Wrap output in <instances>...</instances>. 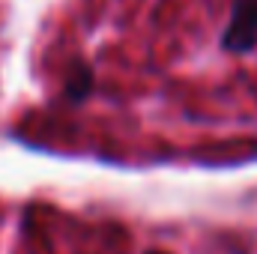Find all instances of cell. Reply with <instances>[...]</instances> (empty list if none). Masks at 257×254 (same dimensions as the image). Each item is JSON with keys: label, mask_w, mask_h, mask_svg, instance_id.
<instances>
[{"label": "cell", "mask_w": 257, "mask_h": 254, "mask_svg": "<svg viewBox=\"0 0 257 254\" xmlns=\"http://www.w3.org/2000/svg\"><path fill=\"white\" fill-rule=\"evenodd\" d=\"M221 45L233 54H245L257 45V0H236L221 33Z\"/></svg>", "instance_id": "obj_1"}, {"label": "cell", "mask_w": 257, "mask_h": 254, "mask_svg": "<svg viewBox=\"0 0 257 254\" xmlns=\"http://www.w3.org/2000/svg\"><path fill=\"white\" fill-rule=\"evenodd\" d=\"M90 87H93L90 69H87V66H75V72H72L69 81H66V93H69L72 99H84V96L90 93Z\"/></svg>", "instance_id": "obj_2"}, {"label": "cell", "mask_w": 257, "mask_h": 254, "mask_svg": "<svg viewBox=\"0 0 257 254\" xmlns=\"http://www.w3.org/2000/svg\"><path fill=\"white\" fill-rule=\"evenodd\" d=\"M147 254H165V251H147Z\"/></svg>", "instance_id": "obj_3"}]
</instances>
